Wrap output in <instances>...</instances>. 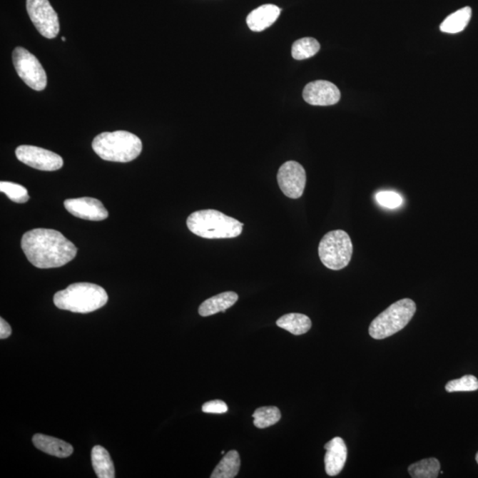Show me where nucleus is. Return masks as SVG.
<instances>
[{"label":"nucleus","instance_id":"obj_8","mask_svg":"<svg viewBox=\"0 0 478 478\" xmlns=\"http://www.w3.org/2000/svg\"><path fill=\"white\" fill-rule=\"evenodd\" d=\"M29 18L38 31L46 39H55L60 32V21L49 0H27Z\"/></svg>","mask_w":478,"mask_h":478},{"label":"nucleus","instance_id":"obj_20","mask_svg":"<svg viewBox=\"0 0 478 478\" xmlns=\"http://www.w3.org/2000/svg\"><path fill=\"white\" fill-rule=\"evenodd\" d=\"M239 468H240V458L238 452L230 451L215 467L211 478H233L238 475Z\"/></svg>","mask_w":478,"mask_h":478},{"label":"nucleus","instance_id":"obj_28","mask_svg":"<svg viewBox=\"0 0 478 478\" xmlns=\"http://www.w3.org/2000/svg\"><path fill=\"white\" fill-rule=\"evenodd\" d=\"M11 334H12L11 326L5 321V320L0 318V338H1V340H6V338L11 336Z\"/></svg>","mask_w":478,"mask_h":478},{"label":"nucleus","instance_id":"obj_10","mask_svg":"<svg viewBox=\"0 0 478 478\" xmlns=\"http://www.w3.org/2000/svg\"><path fill=\"white\" fill-rule=\"evenodd\" d=\"M278 183L286 197L299 198L302 196L306 187V171L297 161H287L279 168Z\"/></svg>","mask_w":478,"mask_h":478},{"label":"nucleus","instance_id":"obj_24","mask_svg":"<svg viewBox=\"0 0 478 478\" xmlns=\"http://www.w3.org/2000/svg\"><path fill=\"white\" fill-rule=\"evenodd\" d=\"M0 190L16 203H26L29 200L27 189L18 183L1 182L0 183Z\"/></svg>","mask_w":478,"mask_h":478},{"label":"nucleus","instance_id":"obj_9","mask_svg":"<svg viewBox=\"0 0 478 478\" xmlns=\"http://www.w3.org/2000/svg\"><path fill=\"white\" fill-rule=\"evenodd\" d=\"M16 154L21 163L39 171H55L63 166V159L60 156L41 147L20 146Z\"/></svg>","mask_w":478,"mask_h":478},{"label":"nucleus","instance_id":"obj_5","mask_svg":"<svg viewBox=\"0 0 478 478\" xmlns=\"http://www.w3.org/2000/svg\"><path fill=\"white\" fill-rule=\"evenodd\" d=\"M417 312V305L410 299L393 303L387 310L375 318L369 332L375 340H384L405 328Z\"/></svg>","mask_w":478,"mask_h":478},{"label":"nucleus","instance_id":"obj_7","mask_svg":"<svg viewBox=\"0 0 478 478\" xmlns=\"http://www.w3.org/2000/svg\"><path fill=\"white\" fill-rule=\"evenodd\" d=\"M13 63L18 76L35 91H43L47 86L45 69L35 55L23 47H16L13 51Z\"/></svg>","mask_w":478,"mask_h":478},{"label":"nucleus","instance_id":"obj_21","mask_svg":"<svg viewBox=\"0 0 478 478\" xmlns=\"http://www.w3.org/2000/svg\"><path fill=\"white\" fill-rule=\"evenodd\" d=\"M408 473L413 478H436L440 473V463L436 458H428L408 467Z\"/></svg>","mask_w":478,"mask_h":478},{"label":"nucleus","instance_id":"obj_22","mask_svg":"<svg viewBox=\"0 0 478 478\" xmlns=\"http://www.w3.org/2000/svg\"><path fill=\"white\" fill-rule=\"evenodd\" d=\"M253 424L259 429L270 427L278 424L281 419V412L277 407H263L257 408L253 414Z\"/></svg>","mask_w":478,"mask_h":478},{"label":"nucleus","instance_id":"obj_26","mask_svg":"<svg viewBox=\"0 0 478 478\" xmlns=\"http://www.w3.org/2000/svg\"><path fill=\"white\" fill-rule=\"evenodd\" d=\"M376 200L378 204L386 208L395 209L403 203V198L395 191H380L376 194Z\"/></svg>","mask_w":478,"mask_h":478},{"label":"nucleus","instance_id":"obj_18","mask_svg":"<svg viewBox=\"0 0 478 478\" xmlns=\"http://www.w3.org/2000/svg\"><path fill=\"white\" fill-rule=\"evenodd\" d=\"M277 325L280 328L287 330L290 333L296 335H303L310 332L312 327V322L308 316L298 312H290L283 315L277 321Z\"/></svg>","mask_w":478,"mask_h":478},{"label":"nucleus","instance_id":"obj_16","mask_svg":"<svg viewBox=\"0 0 478 478\" xmlns=\"http://www.w3.org/2000/svg\"><path fill=\"white\" fill-rule=\"evenodd\" d=\"M238 300V295L234 292H226L218 294L205 300L198 308V314L203 317L217 314L219 312H225L228 308L233 306Z\"/></svg>","mask_w":478,"mask_h":478},{"label":"nucleus","instance_id":"obj_30","mask_svg":"<svg viewBox=\"0 0 478 478\" xmlns=\"http://www.w3.org/2000/svg\"><path fill=\"white\" fill-rule=\"evenodd\" d=\"M62 41H63V42L66 41V39L64 38V36H63V38H62Z\"/></svg>","mask_w":478,"mask_h":478},{"label":"nucleus","instance_id":"obj_12","mask_svg":"<svg viewBox=\"0 0 478 478\" xmlns=\"http://www.w3.org/2000/svg\"><path fill=\"white\" fill-rule=\"evenodd\" d=\"M65 208L77 218L103 220L108 217V211L101 200L93 198H71L64 202Z\"/></svg>","mask_w":478,"mask_h":478},{"label":"nucleus","instance_id":"obj_6","mask_svg":"<svg viewBox=\"0 0 478 478\" xmlns=\"http://www.w3.org/2000/svg\"><path fill=\"white\" fill-rule=\"evenodd\" d=\"M354 246L350 236L344 230L330 231L320 242V260L332 270H343L350 263Z\"/></svg>","mask_w":478,"mask_h":478},{"label":"nucleus","instance_id":"obj_13","mask_svg":"<svg viewBox=\"0 0 478 478\" xmlns=\"http://www.w3.org/2000/svg\"><path fill=\"white\" fill-rule=\"evenodd\" d=\"M326 473L330 477L338 475L344 469L347 459V447L340 437H334L325 446Z\"/></svg>","mask_w":478,"mask_h":478},{"label":"nucleus","instance_id":"obj_19","mask_svg":"<svg viewBox=\"0 0 478 478\" xmlns=\"http://www.w3.org/2000/svg\"><path fill=\"white\" fill-rule=\"evenodd\" d=\"M472 16V9L469 6L463 7L446 18L440 25V31L450 34L462 32L468 26Z\"/></svg>","mask_w":478,"mask_h":478},{"label":"nucleus","instance_id":"obj_17","mask_svg":"<svg viewBox=\"0 0 478 478\" xmlns=\"http://www.w3.org/2000/svg\"><path fill=\"white\" fill-rule=\"evenodd\" d=\"M91 463L98 478L116 477L115 466L108 451L104 447L96 446L91 450Z\"/></svg>","mask_w":478,"mask_h":478},{"label":"nucleus","instance_id":"obj_14","mask_svg":"<svg viewBox=\"0 0 478 478\" xmlns=\"http://www.w3.org/2000/svg\"><path fill=\"white\" fill-rule=\"evenodd\" d=\"M280 14L281 9L278 6L268 4L252 11L246 18V23L251 31L260 32L274 24Z\"/></svg>","mask_w":478,"mask_h":478},{"label":"nucleus","instance_id":"obj_1","mask_svg":"<svg viewBox=\"0 0 478 478\" xmlns=\"http://www.w3.org/2000/svg\"><path fill=\"white\" fill-rule=\"evenodd\" d=\"M29 262L39 268H60L76 256V245L57 230L35 229L24 235L21 242Z\"/></svg>","mask_w":478,"mask_h":478},{"label":"nucleus","instance_id":"obj_15","mask_svg":"<svg viewBox=\"0 0 478 478\" xmlns=\"http://www.w3.org/2000/svg\"><path fill=\"white\" fill-rule=\"evenodd\" d=\"M32 441L38 449L47 454L56 456L59 458H67L73 454V448L71 444L56 437L36 434Z\"/></svg>","mask_w":478,"mask_h":478},{"label":"nucleus","instance_id":"obj_2","mask_svg":"<svg viewBox=\"0 0 478 478\" xmlns=\"http://www.w3.org/2000/svg\"><path fill=\"white\" fill-rule=\"evenodd\" d=\"M108 295L101 286L76 283L60 290L54 297L55 306L62 310L88 314L105 306Z\"/></svg>","mask_w":478,"mask_h":478},{"label":"nucleus","instance_id":"obj_25","mask_svg":"<svg viewBox=\"0 0 478 478\" xmlns=\"http://www.w3.org/2000/svg\"><path fill=\"white\" fill-rule=\"evenodd\" d=\"M446 390L448 392L477 391L478 390V380L472 375H467V376L462 377L459 380L448 382Z\"/></svg>","mask_w":478,"mask_h":478},{"label":"nucleus","instance_id":"obj_3","mask_svg":"<svg viewBox=\"0 0 478 478\" xmlns=\"http://www.w3.org/2000/svg\"><path fill=\"white\" fill-rule=\"evenodd\" d=\"M93 148L102 160L113 163H130L141 156V138L131 132H103L93 139Z\"/></svg>","mask_w":478,"mask_h":478},{"label":"nucleus","instance_id":"obj_23","mask_svg":"<svg viewBox=\"0 0 478 478\" xmlns=\"http://www.w3.org/2000/svg\"><path fill=\"white\" fill-rule=\"evenodd\" d=\"M320 44L312 38H304L297 40L292 48L293 57L298 61L306 60L315 56L320 51Z\"/></svg>","mask_w":478,"mask_h":478},{"label":"nucleus","instance_id":"obj_27","mask_svg":"<svg viewBox=\"0 0 478 478\" xmlns=\"http://www.w3.org/2000/svg\"><path fill=\"white\" fill-rule=\"evenodd\" d=\"M202 411L208 414H224L228 411V406L223 400H211L202 406Z\"/></svg>","mask_w":478,"mask_h":478},{"label":"nucleus","instance_id":"obj_29","mask_svg":"<svg viewBox=\"0 0 478 478\" xmlns=\"http://www.w3.org/2000/svg\"><path fill=\"white\" fill-rule=\"evenodd\" d=\"M476 461H477V462L478 463V452H477V455H476Z\"/></svg>","mask_w":478,"mask_h":478},{"label":"nucleus","instance_id":"obj_4","mask_svg":"<svg viewBox=\"0 0 478 478\" xmlns=\"http://www.w3.org/2000/svg\"><path fill=\"white\" fill-rule=\"evenodd\" d=\"M187 227L198 237L220 239L240 236L244 224L222 212L207 209L193 213L187 219Z\"/></svg>","mask_w":478,"mask_h":478},{"label":"nucleus","instance_id":"obj_11","mask_svg":"<svg viewBox=\"0 0 478 478\" xmlns=\"http://www.w3.org/2000/svg\"><path fill=\"white\" fill-rule=\"evenodd\" d=\"M340 89L329 81L318 80L307 84L303 91L305 101L312 106H332L340 101Z\"/></svg>","mask_w":478,"mask_h":478}]
</instances>
